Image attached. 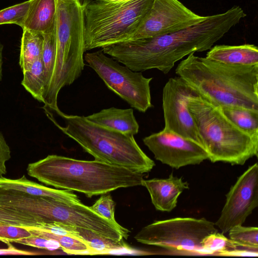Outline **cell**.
<instances>
[{
	"instance_id": "cell-27",
	"label": "cell",
	"mask_w": 258,
	"mask_h": 258,
	"mask_svg": "<svg viewBox=\"0 0 258 258\" xmlns=\"http://www.w3.org/2000/svg\"><path fill=\"white\" fill-rule=\"evenodd\" d=\"M42 35L43 43L41 59L46 79V90L52 77L55 57L56 44L54 27L51 31L42 34Z\"/></svg>"
},
{
	"instance_id": "cell-23",
	"label": "cell",
	"mask_w": 258,
	"mask_h": 258,
	"mask_svg": "<svg viewBox=\"0 0 258 258\" xmlns=\"http://www.w3.org/2000/svg\"><path fill=\"white\" fill-rule=\"evenodd\" d=\"M221 108L225 115L239 127L249 134L258 135V110L239 107Z\"/></svg>"
},
{
	"instance_id": "cell-16",
	"label": "cell",
	"mask_w": 258,
	"mask_h": 258,
	"mask_svg": "<svg viewBox=\"0 0 258 258\" xmlns=\"http://www.w3.org/2000/svg\"><path fill=\"white\" fill-rule=\"evenodd\" d=\"M86 118L97 125L124 134L134 136L139 132V125L132 108L112 107L103 109Z\"/></svg>"
},
{
	"instance_id": "cell-30",
	"label": "cell",
	"mask_w": 258,
	"mask_h": 258,
	"mask_svg": "<svg viewBox=\"0 0 258 258\" xmlns=\"http://www.w3.org/2000/svg\"><path fill=\"white\" fill-rule=\"evenodd\" d=\"M31 235V233L25 228L0 224V241L7 245Z\"/></svg>"
},
{
	"instance_id": "cell-11",
	"label": "cell",
	"mask_w": 258,
	"mask_h": 258,
	"mask_svg": "<svg viewBox=\"0 0 258 258\" xmlns=\"http://www.w3.org/2000/svg\"><path fill=\"white\" fill-rule=\"evenodd\" d=\"M196 93L178 76L168 79L162 93L164 128L202 146L197 125L187 105L189 99Z\"/></svg>"
},
{
	"instance_id": "cell-4",
	"label": "cell",
	"mask_w": 258,
	"mask_h": 258,
	"mask_svg": "<svg viewBox=\"0 0 258 258\" xmlns=\"http://www.w3.org/2000/svg\"><path fill=\"white\" fill-rule=\"evenodd\" d=\"M188 108L197 125L202 147L212 162L243 165L257 157L258 135L239 127L221 108L197 93L188 100Z\"/></svg>"
},
{
	"instance_id": "cell-20",
	"label": "cell",
	"mask_w": 258,
	"mask_h": 258,
	"mask_svg": "<svg viewBox=\"0 0 258 258\" xmlns=\"http://www.w3.org/2000/svg\"><path fill=\"white\" fill-rule=\"evenodd\" d=\"M43 35L27 29H23L19 64L22 72L28 69L36 60L41 58Z\"/></svg>"
},
{
	"instance_id": "cell-5",
	"label": "cell",
	"mask_w": 258,
	"mask_h": 258,
	"mask_svg": "<svg viewBox=\"0 0 258 258\" xmlns=\"http://www.w3.org/2000/svg\"><path fill=\"white\" fill-rule=\"evenodd\" d=\"M56 114L63 119L64 126L59 124L52 114L47 116L95 160L144 174L155 166L154 162L141 149L134 136L100 126L84 116L66 114L60 110Z\"/></svg>"
},
{
	"instance_id": "cell-34",
	"label": "cell",
	"mask_w": 258,
	"mask_h": 258,
	"mask_svg": "<svg viewBox=\"0 0 258 258\" xmlns=\"http://www.w3.org/2000/svg\"><path fill=\"white\" fill-rule=\"evenodd\" d=\"M106 1H107L108 2H116V1H117L118 0H106Z\"/></svg>"
},
{
	"instance_id": "cell-13",
	"label": "cell",
	"mask_w": 258,
	"mask_h": 258,
	"mask_svg": "<svg viewBox=\"0 0 258 258\" xmlns=\"http://www.w3.org/2000/svg\"><path fill=\"white\" fill-rule=\"evenodd\" d=\"M143 141L157 160L177 169L208 159L200 145L164 128L145 137Z\"/></svg>"
},
{
	"instance_id": "cell-29",
	"label": "cell",
	"mask_w": 258,
	"mask_h": 258,
	"mask_svg": "<svg viewBox=\"0 0 258 258\" xmlns=\"http://www.w3.org/2000/svg\"><path fill=\"white\" fill-rule=\"evenodd\" d=\"M14 243L49 251L61 250L59 243L56 241L37 235H32L29 237L17 240Z\"/></svg>"
},
{
	"instance_id": "cell-14",
	"label": "cell",
	"mask_w": 258,
	"mask_h": 258,
	"mask_svg": "<svg viewBox=\"0 0 258 258\" xmlns=\"http://www.w3.org/2000/svg\"><path fill=\"white\" fill-rule=\"evenodd\" d=\"M142 185L149 191L155 209L168 212L176 207L179 195L189 188L188 182L172 174L164 179H144Z\"/></svg>"
},
{
	"instance_id": "cell-28",
	"label": "cell",
	"mask_w": 258,
	"mask_h": 258,
	"mask_svg": "<svg viewBox=\"0 0 258 258\" xmlns=\"http://www.w3.org/2000/svg\"><path fill=\"white\" fill-rule=\"evenodd\" d=\"M33 1L28 0L0 10V25L16 24L22 28Z\"/></svg>"
},
{
	"instance_id": "cell-26",
	"label": "cell",
	"mask_w": 258,
	"mask_h": 258,
	"mask_svg": "<svg viewBox=\"0 0 258 258\" xmlns=\"http://www.w3.org/2000/svg\"><path fill=\"white\" fill-rule=\"evenodd\" d=\"M115 203L110 195L104 194L91 207V209L97 214L113 224L121 233L123 238L127 239L130 231L119 225L114 218Z\"/></svg>"
},
{
	"instance_id": "cell-9",
	"label": "cell",
	"mask_w": 258,
	"mask_h": 258,
	"mask_svg": "<svg viewBox=\"0 0 258 258\" xmlns=\"http://www.w3.org/2000/svg\"><path fill=\"white\" fill-rule=\"evenodd\" d=\"M84 60L106 86L131 107L142 112L153 107L150 86L152 78L121 65L102 49L86 53Z\"/></svg>"
},
{
	"instance_id": "cell-3",
	"label": "cell",
	"mask_w": 258,
	"mask_h": 258,
	"mask_svg": "<svg viewBox=\"0 0 258 258\" xmlns=\"http://www.w3.org/2000/svg\"><path fill=\"white\" fill-rule=\"evenodd\" d=\"M28 174L56 188L82 192L88 198L120 188L142 185L144 173L98 160L49 155L29 163Z\"/></svg>"
},
{
	"instance_id": "cell-17",
	"label": "cell",
	"mask_w": 258,
	"mask_h": 258,
	"mask_svg": "<svg viewBox=\"0 0 258 258\" xmlns=\"http://www.w3.org/2000/svg\"><path fill=\"white\" fill-rule=\"evenodd\" d=\"M205 57L226 64L255 65L258 64V48L251 44L216 45L209 49Z\"/></svg>"
},
{
	"instance_id": "cell-33",
	"label": "cell",
	"mask_w": 258,
	"mask_h": 258,
	"mask_svg": "<svg viewBox=\"0 0 258 258\" xmlns=\"http://www.w3.org/2000/svg\"><path fill=\"white\" fill-rule=\"evenodd\" d=\"M3 49V45L0 42V81H1L2 77Z\"/></svg>"
},
{
	"instance_id": "cell-12",
	"label": "cell",
	"mask_w": 258,
	"mask_h": 258,
	"mask_svg": "<svg viewBox=\"0 0 258 258\" xmlns=\"http://www.w3.org/2000/svg\"><path fill=\"white\" fill-rule=\"evenodd\" d=\"M215 225L222 233L242 225L258 206V164L249 166L231 187Z\"/></svg>"
},
{
	"instance_id": "cell-24",
	"label": "cell",
	"mask_w": 258,
	"mask_h": 258,
	"mask_svg": "<svg viewBox=\"0 0 258 258\" xmlns=\"http://www.w3.org/2000/svg\"><path fill=\"white\" fill-rule=\"evenodd\" d=\"M203 248L205 254L218 253L225 255L243 253L242 250L248 249L240 246L218 231L209 235L204 239Z\"/></svg>"
},
{
	"instance_id": "cell-18",
	"label": "cell",
	"mask_w": 258,
	"mask_h": 258,
	"mask_svg": "<svg viewBox=\"0 0 258 258\" xmlns=\"http://www.w3.org/2000/svg\"><path fill=\"white\" fill-rule=\"evenodd\" d=\"M55 16V0H33L22 29L42 35L48 33L54 29Z\"/></svg>"
},
{
	"instance_id": "cell-8",
	"label": "cell",
	"mask_w": 258,
	"mask_h": 258,
	"mask_svg": "<svg viewBox=\"0 0 258 258\" xmlns=\"http://www.w3.org/2000/svg\"><path fill=\"white\" fill-rule=\"evenodd\" d=\"M218 231L215 224L204 218L177 217L147 225L135 238L141 243L171 251L205 254L204 239Z\"/></svg>"
},
{
	"instance_id": "cell-15",
	"label": "cell",
	"mask_w": 258,
	"mask_h": 258,
	"mask_svg": "<svg viewBox=\"0 0 258 258\" xmlns=\"http://www.w3.org/2000/svg\"><path fill=\"white\" fill-rule=\"evenodd\" d=\"M0 188L50 198L63 202L81 203L79 197L71 190L56 189L42 185L28 179L25 175L18 179L0 177Z\"/></svg>"
},
{
	"instance_id": "cell-25",
	"label": "cell",
	"mask_w": 258,
	"mask_h": 258,
	"mask_svg": "<svg viewBox=\"0 0 258 258\" xmlns=\"http://www.w3.org/2000/svg\"><path fill=\"white\" fill-rule=\"evenodd\" d=\"M229 239L240 246L257 252L258 228L237 225L229 231Z\"/></svg>"
},
{
	"instance_id": "cell-7",
	"label": "cell",
	"mask_w": 258,
	"mask_h": 258,
	"mask_svg": "<svg viewBox=\"0 0 258 258\" xmlns=\"http://www.w3.org/2000/svg\"><path fill=\"white\" fill-rule=\"evenodd\" d=\"M153 0H86L85 50L123 42L141 24Z\"/></svg>"
},
{
	"instance_id": "cell-2",
	"label": "cell",
	"mask_w": 258,
	"mask_h": 258,
	"mask_svg": "<svg viewBox=\"0 0 258 258\" xmlns=\"http://www.w3.org/2000/svg\"><path fill=\"white\" fill-rule=\"evenodd\" d=\"M191 53L175 69L200 96L223 107L258 110V64H229Z\"/></svg>"
},
{
	"instance_id": "cell-19",
	"label": "cell",
	"mask_w": 258,
	"mask_h": 258,
	"mask_svg": "<svg viewBox=\"0 0 258 258\" xmlns=\"http://www.w3.org/2000/svg\"><path fill=\"white\" fill-rule=\"evenodd\" d=\"M79 237L84 240L96 254L116 253H132L134 250L121 240H116L103 236L88 229L76 227Z\"/></svg>"
},
{
	"instance_id": "cell-10",
	"label": "cell",
	"mask_w": 258,
	"mask_h": 258,
	"mask_svg": "<svg viewBox=\"0 0 258 258\" xmlns=\"http://www.w3.org/2000/svg\"><path fill=\"white\" fill-rule=\"evenodd\" d=\"M206 17L195 13L178 0H153L141 24L124 41L175 32L200 23Z\"/></svg>"
},
{
	"instance_id": "cell-22",
	"label": "cell",
	"mask_w": 258,
	"mask_h": 258,
	"mask_svg": "<svg viewBox=\"0 0 258 258\" xmlns=\"http://www.w3.org/2000/svg\"><path fill=\"white\" fill-rule=\"evenodd\" d=\"M32 235H37L58 242L61 250L68 254L95 255L94 250L83 239L65 235H60L40 231L32 228H25Z\"/></svg>"
},
{
	"instance_id": "cell-31",
	"label": "cell",
	"mask_w": 258,
	"mask_h": 258,
	"mask_svg": "<svg viewBox=\"0 0 258 258\" xmlns=\"http://www.w3.org/2000/svg\"><path fill=\"white\" fill-rule=\"evenodd\" d=\"M11 157L10 147L0 132V177L7 173L6 163Z\"/></svg>"
},
{
	"instance_id": "cell-32",
	"label": "cell",
	"mask_w": 258,
	"mask_h": 258,
	"mask_svg": "<svg viewBox=\"0 0 258 258\" xmlns=\"http://www.w3.org/2000/svg\"><path fill=\"white\" fill-rule=\"evenodd\" d=\"M8 247L0 248V255H36L41 253L22 250L14 247L12 243L8 244Z\"/></svg>"
},
{
	"instance_id": "cell-6",
	"label": "cell",
	"mask_w": 258,
	"mask_h": 258,
	"mask_svg": "<svg viewBox=\"0 0 258 258\" xmlns=\"http://www.w3.org/2000/svg\"><path fill=\"white\" fill-rule=\"evenodd\" d=\"M85 1L55 0L56 51L52 77L45 94L48 101H57L61 89L74 83L84 70Z\"/></svg>"
},
{
	"instance_id": "cell-1",
	"label": "cell",
	"mask_w": 258,
	"mask_h": 258,
	"mask_svg": "<svg viewBox=\"0 0 258 258\" xmlns=\"http://www.w3.org/2000/svg\"><path fill=\"white\" fill-rule=\"evenodd\" d=\"M246 16L241 8L234 6L175 32L117 43L101 49L134 72L155 69L167 74L184 57L209 50Z\"/></svg>"
},
{
	"instance_id": "cell-21",
	"label": "cell",
	"mask_w": 258,
	"mask_h": 258,
	"mask_svg": "<svg viewBox=\"0 0 258 258\" xmlns=\"http://www.w3.org/2000/svg\"><path fill=\"white\" fill-rule=\"evenodd\" d=\"M23 74L22 86L35 99L43 103L47 83L41 58L35 60Z\"/></svg>"
}]
</instances>
